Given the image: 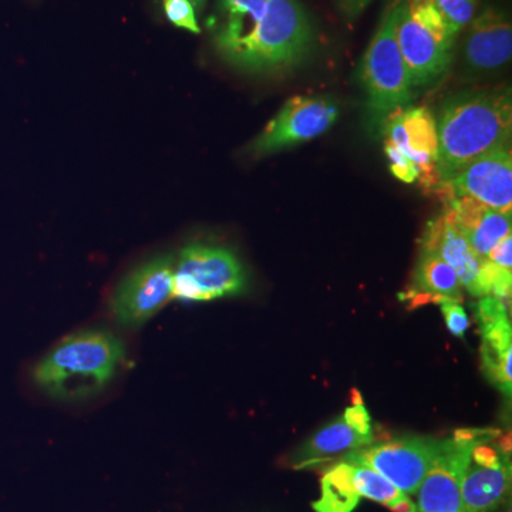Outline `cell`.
Listing matches in <instances>:
<instances>
[{
    "instance_id": "7",
    "label": "cell",
    "mask_w": 512,
    "mask_h": 512,
    "mask_svg": "<svg viewBox=\"0 0 512 512\" xmlns=\"http://www.w3.org/2000/svg\"><path fill=\"white\" fill-rule=\"evenodd\" d=\"M338 117V101L332 97H292L252 141L249 151L262 157L299 146L325 134Z\"/></svg>"
},
{
    "instance_id": "22",
    "label": "cell",
    "mask_w": 512,
    "mask_h": 512,
    "mask_svg": "<svg viewBox=\"0 0 512 512\" xmlns=\"http://www.w3.org/2000/svg\"><path fill=\"white\" fill-rule=\"evenodd\" d=\"M165 18L175 28L200 35L201 28L198 23L197 10L191 0H163Z\"/></svg>"
},
{
    "instance_id": "11",
    "label": "cell",
    "mask_w": 512,
    "mask_h": 512,
    "mask_svg": "<svg viewBox=\"0 0 512 512\" xmlns=\"http://www.w3.org/2000/svg\"><path fill=\"white\" fill-rule=\"evenodd\" d=\"M474 444L456 437L437 443L429 473L417 491V512H463L461 480Z\"/></svg>"
},
{
    "instance_id": "13",
    "label": "cell",
    "mask_w": 512,
    "mask_h": 512,
    "mask_svg": "<svg viewBox=\"0 0 512 512\" xmlns=\"http://www.w3.org/2000/svg\"><path fill=\"white\" fill-rule=\"evenodd\" d=\"M396 37L413 87L436 83L450 69L453 52L410 18L404 2L399 5Z\"/></svg>"
},
{
    "instance_id": "12",
    "label": "cell",
    "mask_w": 512,
    "mask_h": 512,
    "mask_svg": "<svg viewBox=\"0 0 512 512\" xmlns=\"http://www.w3.org/2000/svg\"><path fill=\"white\" fill-rule=\"evenodd\" d=\"M512 25L504 9L487 6L468 23L463 62L473 73L495 72L510 63Z\"/></svg>"
},
{
    "instance_id": "2",
    "label": "cell",
    "mask_w": 512,
    "mask_h": 512,
    "mask_svg": "<svg viewBox=\"0 0 512 512\" xmlns=\"http://www.w3.org/2000/svg\"><path fill=\"white\" fill-rule=\"evenodd\" d=\"M126 357V343L113 330H77L37 360L30 379L52 402H89L109 389Z\"/></svg>"
},
{
    "instance_id": "17",
    "label": "cell",
    "mask_w": 512,
    "mask_h": 512,
    "mask_svg": "<svg viewBox=\"0 0 512 512\" xmlns=\"http://www.w3.org/2000/svg\"><path fill=\"white\" fill-rule=\"evenodd\" d=\"M407 293L420 296L426 303L437 305L443 299H453L457 302L463 299L461 282L454 269L430 252H420L419 262L414 271L413 286Z\"/></svg>"
},
{
    "instance_id": "31",
    "label": "cell",
    "mask_w": 512,
    "mask_h": 512,
    "mask_svg": "<svg viewBox=\"0 0 512 512\" xmlns=\"http://www.w3.org/2000/svg\"><path fill=\"white\" fill-rule=\"evenodd\" d=\"M404 0H389V6L387 8H396V6H399L400 3H403Z\"/></svg>"
},
{
    "instance_id": "25",
    "label": "cell",
    "mask_w": 512,
    "mask_h": 512,
    "mask_svg": "<svg viewBox=\"0 0 512 512\" xmlns=\"http://www.w3.org/2000/svg\"><path fill=\"white\" fill-rule=\"evenodd\" d=\"M439 305L448 330L457 338H463L468 328H470V318H468L463 306L460 305V302L453 301V299H443Z\"/></svg>"
},
{
    "instance_id": "20",
    "label": "cell",
    "mask_w": 512,
    "mask_h": 512,
    "mask_svg": "<svg viewBox=\"0 0 512 512\" xmlns=\"http://www.w3.org/2000/svg\"><path fill=\"white\" fill-rule=\"evenodd\" d=\"M508 235H511V214H503L488 208L477 227L468 232L467 238L474 254L480 261H484L495 245Z\"/></svg>"
},
{
    "instance_id": "10",
    "label": "cell",
    "mask_w": 512,
    "mask_h": 512,
    "mask_svg": "<svg viewBox=\"0 0 512 512\" xmlns=\"http://www.w3.org/2000/svg\"><path fill=\"white\" fill-rule=\"evenodd\" d=\"M382 133L384 140L393 143L419 168L421 187L433 192L440 183L436 171L439 136L433 113L423 106L406 107L386 120Z\"/></svg>"
},
{
    "instance_id": "21",
    "label": "cell",
    "mask_w": 512,
    "mask_h": 512,
    "mask_svg": "<svg viewBox=\"0 0 512 512\" xmlns=\"http://www.w3.org/2000/svg\"><path fill=\"white\" fill-rule=\"evenodd\" d=\"M404 6L414 22L423 26L446 49L454 52L460 33H457L453 26L444 19L434 0H404Z\"/></svg>"
},
{
    "instance_id": "23",
    "label": "cell",
    "mask_w": 512,
    "mask_h": 512,
    "mask_svg": "<svg viewBox=\"0 0 512 512\" xmlns=\"http://www.w3.org/2000/svg\"><path fill=\"white\" fill-rule=\"evenodd\" d=\"M434 3L444 19L461 33L476 16L478 0H434Z\"/></svg>"
},
{
    "instance_id": "28",
    "label": "cell",
    "mask_w": 512,
    "mask_h": 512,
    "mask_svg": "<svg viewBox=\"0 0 512 512\" xmlns=\"http://www.w3.org/2000/svg\"><path fill=\"white\" fill-rule=\"evenodd\" d=\"M493 264L500 266V268L511 271L512 268V237L508 235L503 241L495 245L493 251L490 252L488 258Z\"/></svg>"
},
{
    "instance_id": "3",
    "label": "cell",
    "mask_w": 512,
    "mask_h": 512,
    "mask_svg": "<svg viewBox=\"0 0 512 512\" xmlns=\"http://www.w3.org/2000/svg\"><path fill=\"white\" fill-rule=\"evenodd\" d=\"M436 124V171L443 183L477 158L498 148L511 147L510 89L458 93L441 106Z\"/></svg>"
},
{
    "instance_id": "16",
    "label": "cell",
    "mask_w": 512,
    "mask_h": 512,
    "mask_svg": "<svg viewBox=\"0 0 512 512\" xmlns=\"http://www.w3.org/2000/svg\"><path fill=\"white\" fill-rule=\"evenodd\" d=\"M372 440L370 437L356 433L343 417H339L329 426L318 431L311 440L306 441L293 454L292 467L295 470H306V468L322 466L339 454L369 446Z\"/></svg>"
},
{
    "instance_id": "4",
    "label": "cell",
    "mask_w": 512,
    "mask_h": 512,
    "mask_svg": "<svg viewBox=\"0 0 512 512\" xmlns=\"http://www.w3.org/2000/svg\"><path fill=\"white\" fill-rule=\"evenodd\" d=\"M399 6L387 8L360 62V83L366 93L370 123L382 131L392 114L412 104L414 93L409 70L397 45Z\"/></svg>"
},
{
    "instance_id": "27",
    "label": "cell",
    "mask_w": 512,
    "mask_h": 512,
    "mask_svg": "<svg viewBox=\"0 0 512 512\" xmlns=\"http://www.w3.org/2000/svg\"><path fill=\"white\" fill-rule=\"evenodd\" d=\"M342 417L345 419L346 423L356 431V433L373 439L372 421H370V416L369 413H367L365 404H353L352 407L346 409V412Z\"/></svg>"
},
{
    "instance_id": "24",
    "label": "cell",
    "mask_w": 512,
    "mask_h": 512,
    "mask_svg": "<svg viewBox=\"0 0 512 512\" xmlns=\"http://www.w3.org/2000/svg\"><path fill=\"white\" fill-rule=\"evenodd\" d=\"M384 153H386L387 160H389L390 171H392L397 180L406 184H413L419 181V168L416 167V164L406 154L402 153L393 143H390L389 140H384Z\"/></svg>"
},
{
    "instance_id": "30",
    "label": "cell",
    "mask_w": 512,
    "mask_h": 512,
    "mask_svg": "<svg viewBox=\"0 0 512 512\" xmlns=\"http://www.w3.org/2000/svg\"><path fill=\"white\" fill-rule=\"evenodd\" d=\"M191 3L194 5L197 12H201V10L205 8V5H207V0H191Z\"/></svg>"
},
{
    "instance_id": "18",
    "label": "cell",
    "mask_w": 512,
    "mask_h": 512,
    "mask_svg": "<svg viewBox=\"0 0 512 512\" xmlns=\"http://www.w3.org/2000/svg\"><path fill=\"white\" fill-rule=\"evenodd\" d=\"M322 495L312 504L316 512H353L360 503L353 484L352 464H336L322 478Z\"/></svg>"
},
{
    "instance_id": "26",
    "label": "cell",
    "mask_w": 512,
    "mask_h": 512,
    "mask_svg": "<svg viewBox=\"0 0 512 512\" xmlns=\"http://www.w3.org/2000/svg\"><path fill=\"white\" fill-rule=\"evenodd\" d=\"M476 316L480 325L510 318V301L491 295L483 296L477 303Z\"/></svg>"
},
{
    "instance_id": "14",
    "label": "cell",
    "mask_w": 512,
    "mask_h": 512,
    "mask_svg": "<svg viewBox=\"0 0 512 512\" xmlns=\"http://www.w3.org/2000/svg\"><path fill=\"white\" fill-rule=\"evenodd\" d=\"M420 252H430L443 259L456 272L461 286L476 296L481 261L474 254L467 235L444 217L443 212L427 224L420 239Z\"/></svg>"
},
{
    "instance_id": "9",
    "label": "cell",
    "mask_w": 512,
    "mask_h": 512,
    "mask_svg": "<svg viewBox=\"0 0 512 512\" xmlns=\"http://www.w3.org/2000/svg\"><path fill=\"white\" fill-rule=\"evenodd\" d=\"M433 192L443 204L451 198L468 195L491 210L511 214V147L498 148L477 158L450 180L437 184Z\"/></svg>"
},
{
    "instance_id": "5",
    "label": "cell",
    "mask_w": 512,
    "mask_h": 512,
    "mask_svg": "<svg viewBox=\"0 0 512 512\" xmlns=\"http://www.w3.org/2000/svg\"><path fill=\"white\" fill-rule=\"evenodd\" d=\"M247 284L244 265L228 248L195 242L181 249L174 262V298L183 302L241 295Z\"/></svg>"
},
{
    "instance_id": "32",
    "label": "cell",
    "mask_w": 512,
    "mask_h": 512,
    "mask_svg": "<svg viewBox=\"0 0 512 512\" xmlns=\"http://www.w3.org/2000/svg\"><path fill=\"white\" fill-rule=\"evenodd\" d=\"M508 512H511V510H510V511H508Z\"/></svg>"
},
{
    "instance_id": "15",
    "label": "cell",
    "mask_w": 512,
    "mask_h": 512,
    "mask_svg": "<svg viewBox=\"0 0 512 512\" xmlns=\"http://www.w3.org/2000/svg\"><path fill=\"white\" fill-rule=\"evenodd\" d=\"M511 487L510 456L494 466L470 460L461 480L463 512H493L503 504Z\"/></svg>"
},
{
    "instance_id": "1",
    "label": "cell",
    "mask_w": 512,
    "mask_h": 512,
    "mask_svg": "<svg viewBox=\"0 0 512 512\" xmlns=\"http://www.w3.org/2000/svg\"><path fill=\"white\" fill-rule=\"evenodd\" d=\"M212 45L234 69L286 72L315 46L316 33L301 0H217L208 20Z\"/></svg>"
},
{
    "instance_id": "19",
    "label": "cell",
    "mask_w": 512,
    "mask_h": 512,
    "mask_svg": "<svg viewBox=\"0 0 512 512\" xmlns=\"http://www.w3.org/2000/svg\"><path fill=\"white\" fill-rule=\"evenodd\" d=\"M352 477L360 497L386 505L393 512H417L416 505L407 497V494L394 487L387 478L373 468L363 464H352Z\"/></svg>"
},
{
    "instance_id": "29",
    "label": "cell",
    "mask_w": 512,
    "mask_h": 512,
    "mask_svg": "<svg viewBox=\"0 0 512 512\" xmlns=\"http://www.w3.org/2000/svg\"><path fill=\"white\" fill-rule=\"evenodd\" d=\"M372 2L373 0H335V5L343 19L353 22L365 12L367 6Z\"/></svg>"
},
{
    "instance_id": "8",
    "label": "cell",
    "mask_w": 512,
    "mask_h": 512,
    "mask_svg": "<svg viewBox=\"0 0 512 512\" xmlns=\"http://www.w3.org/2000/svg\"><path fill=\"white\" fill-rule=\"evenodd\" d=\"M439 441L426 437H402L349 451L343 461L373 468L407 495L417 494L429 473Z\"/></svg>"
},
{
    "instance_id": "6",
    "label": "cell",
    "mask_w": 512,
    "mask_h": 512,
    "mask_svg": "<svg viewBox=\"0 0 512 512\" xmlns=\"http://www.w3.org/2000/svg\"><path fill=\"white\" fill-rule=\"evenodd\" d=\"M174 298V261L160 255L136 266L116 285L109 312L120 325L138 328Z\"/></svg>"
}]
</instances>
